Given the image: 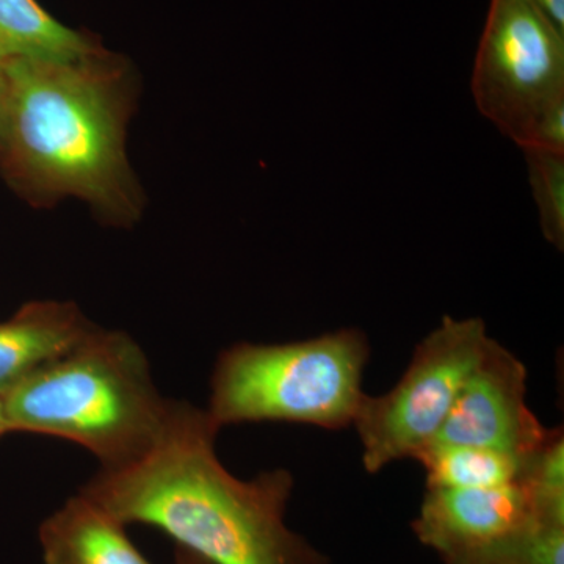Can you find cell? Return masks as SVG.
<instances>
[{"label": "cell", "mask_w": 564, "mask_h": 564, "mask_svg": "<svg viewBox=\"0 0 564 564\" xmlns=\"http://www.w3.org/2000/svg\"><path fill=\"white\" fill-rule=\"evenodd\" d=\"M218 432L207 411L173 402L148 454L102 469L80 492L126 525L155 527L210 564H325L285 525L292 474L234 477L215 452Z\"/></svg>", "instance_id": "cell-1"}, {"label": "cell", "mask_w": 564, "mask_h": 564, "mask_svg": "<svg viewBox=\"0 0 564 564\" xmlns=\"http://www.w3.org/2000/svg\"><path fill=\"white\" fill-rule=\"evenodd\" d=\"M9 107L0 172L28 202L76 196L106 220L129 223L140 195L124 151L128 73L101 50L70 62L2 66Z\"/></svg>", "instance_id": "cell-2"}, {"label": "cell", "mask_w": 564, "mask_h": 564, "mask_svg": "<svg viewBox=\"0 0 564 564\" xmlns=\"http://www.w3.org/2000/svg\"><path fill=\"white\" fill-rule=\"evenodd\" d=\"M13 432L61 437L98 456L102 469L137 462L154 447L172 414L139 344L95 332L3 397Z\"/></svg>", "instance_id": "cell-3"}, {"label": "cell", "mask_w": 564, "mask_h": 564, "mask_svg": "<svg viewBox=\"0 0 564 564\" xmlns=\"http://www.w3.org/2000/svg\"><path fill=\"white\" fill-rule=\"evenodd\" d=\"M369 356V340L356 328L296 343L234 345L215 366L207 414L218 429L247 422L348 429L366 395Z\"/></svg>", "instance_id": "cell-4"}, {"label": "cell", "mask_w": 564, "mask_h": 564, "mask_svg": "<svg viewBox=\"0 0 564 564\" xmlns=\"http://www.w3.org/2000/svg\"><path fill=\"white\" fill-rule=\"evenodd\" d=\"M470 90L521 150L564 154V32L536 0H491Z\"/></svg>", "instance_id": "cell-5"}, {"label": "cell", "mask_w": 564, "mask_h": 564, "mask_svg": "<svg viewBox=\"0 0 564 564\" xmlns=\"http://www.w3.org/2000/svg\"><path fill=\"white\" fill-rule=\"evenodd\" d=\"M489 339L481 318L444 317L417 345L391 391L364 395L352 426L361 440L367 473L415 459L433 443Z\"/></svg>", "instance_id": "cell-6"}, {"label": "cell", "mask_w": 564, "mask_h": 564, "mask_svg": "<svg viewBox=\"0 0 564 564\" xmlns=\"http://www.w3.org/2000/svg\"><path fill=\"white\" fill-rule=\"evenodd\" d=\"M525 393L524 364L489 339L447 421L430 445L489 448L525 463L551 434L527 406Z\"/></svg>", "instance_id": "cell-7"}, {"label": "cell", "mask_w": 564, "mask_h": 564, "mask_svg": "<svg viewBox=\"0 0 564 564\" xmlns=\"http://www.w3.org/2000/svg\"><path fill=\"white\" fill-rule=\"evenodd\" d=\"M534 521L540 519L518 480L494 488H426L413 530L447 564L502 543Z\"/></svg>", "instance_id": "cell-8"}, {"label": "cell", "mask_w": 564, "mask_h": 564, "mask_svg": "<svg viewBox=\"0 0 564 564\" xmlns=\"http://www.w3.org/2000/svg\"><path fill=\"white\" fill-rule=\"evenodd\" d=\"M91 325L73 303L33 302L0 323V397L84 343Z\"/></svg>", "instance_id": "cell-9"}, {"label": "cell", "mask_w": 564, "mask_h": 564, "mask_svg": "<svg viewBox=\"0 0 564 564\" xmlns=\"http://www.w3.org/2000/svg\"><path fill=\"white\" fill-rule=\"evenodd\" d=\"M124 522L85 494L40 527L46 564H152L133 545Z\"/></svg>", "instance_id": "cell-10"}, {"label": "cell", "mask_w": 564, "mask_h": 564, "mask_svg": "<svg viewBox=\"0 0 564 564\" xmlns=\"http://www.w3.org/2000/svg\"><path fill=\"white\" fill-rule=\"evenodd\" d=\"M98 51L95 41L63 25L36 0H0V66L79 61Z\"/></svg>", "instance_id": "cell-11"}, {"label": "cell", "mask_w": 564, "mask_h": 564, "mask_svg": "<svg viewBox=\"0 0 564 564\" xmlns=\"http://www.w3.org/2000/svg\"><path fill=\"white\" fill-rule=\"evenodd\" d=\"M426 473V488H494L521 478L524 462L489 448L466 445L426 447L415 456Z\"/></svg>", "instance_id": "cell-12"}, {"label": "cell", "mask_w": 564, "mask_h": 564, "mask_svg": "<svg viewBox=\"0 0 564 564\" xmlns=\"http://www.w3.org/2000/svg\"><path fill=\"white\" fill-rule=\"evenodd\" d=\"M540 521L564 525V436L552 429L547 440L525 459L521 478Z\"/></svg>", "instance_id": "cell-13"}, {"label": "cell", "mask_w": 564, "mask_h": 564, "mask_svg": "<svg viewBox=\"0 0 564 564\" xmlns=\"http://www.w3.org/2000/svg\"><path fill=\"white\" fill-rule=\"evenodd\" d=\"M530 188L540 215L544 239L556 250H564V154L525 148Z\"/></svg>", "instance_id": "cell-14"}, {"label": "cell", "mask_w": 564, "mask_h": 564, "mask_svg": "<svg viewBox=\"0 0 564 564\" xmlns=\"http://www.w3.org/2000/svg\"><path fill=\"white\" fill-rule=\"evenodd\" d=\"M447 564H564V525L534 521L502 543Z\"/></svg>", "instance_id": "cell-15"}, {"label": "cell", "mask_w": 564, "mask_h": 564, "mask_svg": "<svg viewBox=\"0 0 564 564\" xmlns=\"http://www.w3.org/2000/svg\"><path fill=\"white\" fill-rule=\"evenodd\" d=\"M536 2L556 28L564 32V0H536Z\"/></svg>", "instance_id": "cell-16"}, {"label": "cell", "mask_w": 564, "mask_h": 564, "mask_svg": "<svg viewBox=\"0 0 564 564\" xmlns=\"http://www.w3.org/2000/svg\"><path fill=\"white\" fill-rule=\"evenodd\" d=\"M7 107H9V82H7L6 70L0 66V143L6 129Z\"/></svg>", "instance_id": "cell-17"}, {"label": "cell", "mask_w": 564, "mask_h": 564, "mask_svg": "<svg viewBox=\"0 0 564 564\" xmlns=\"http://www.w3.org/2000/svg\"><path fill=\"white\" fill-rule=\"evenodd\" d=\"M174 564H210L203 560L202 556L192 554V552L185 551V549L177 547L176 562Z\"/></svg>", "instance_id": "cell-18"}, {"label": "cell", "mask_w": 564, "mask_h": 564, "mask_svg": "<svg viewBox=\"0 0 564 564\" xmlns=\"http://www.w3.org/2000/svg\"><path fill=\"white\" fill-rule=\"evenodd\" d=\"M11 432L13 430H11L9 415H7L6 403H3V399L0 397V437Z\"/></svg>", "instance_id": "cell-19"}]
</instances>
